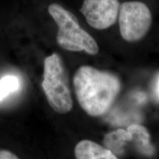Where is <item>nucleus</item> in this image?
Listing matches in <instances>:
<instances>
[{"label": "nucleus", "instance_id": "obj_11", "mask_svg": "<svg viewBox=\"0 0 159 159\" xmlns=\"http://www.w3.org/2000/svg\"><path fill=\"white\" fill-rule=\"evenodd\" d=\"M153 94L157 100L159 101V75L155 80L153 86Z\"/></svg>", "mask_w": 159, "mask_h": 159}, {"label": "nucleus", "instance_id": "obj_8", "mask_svg": "<svg viewBox=\"0 0 159 159\" xmlns=\"http://www.w3.org/2000/svg\"><path fill=\"white\" fill-rule=\"evenodd\" d=\"M128 142H130V134L128 130L124 129H119L109 133L104 138L105 147L112 151L115 155L123 153L124 146Z\"/></svg>", "mask_w": 159, "mask_h": 159}, {"label": "nucleus", "instance_id": "obj_3", "mask_svg": "<svg viewBox=\"0 0 159 159\" xmlns=\"http://www.w3.org/2000/svg\"><path fill=\"white\" fill-rule=\"evenodd\" d=\"M41 87L49 105L55 112L64 114L71 111L73 101L69 77L62 59L57 53L45 57Z\"/></svg>", "mask_w": 159, "mask_h": 159}, {"label": "nucleus", "instance_id": "obj_1", "mask_svg": "<svg viewBox=\"0 0 159 159\" xmlns=\"http://www.w3.org/2000/svg\"><path fill=\"white\" fill-rule=\"evenodd\" d=\"M73 85L80 105L91 116L104 114L121 89L116 75L90 66H82L77 69L73 77Z\"/></svg>", "mask_w": 159, "mask_h": 159}, {"label": "nucleus", "instance_id": "obj_2", "mask_svg": "<svg viewBox=\"0 0 159 159\" xmlns=\"http://www.w3.org/2000/svg\"><path fill=\"white\" fill-rule=\"evenodd\" d=\"M48 12L58 27L56 41L61 48L70 52L84 51L91 55L98 53L97 41L80 27L71 12L57 3L50 4Z\"/></svg>", "mask_w": 159, "mask_h": 159}, {"label": "nucleus", "instance_id": "obj_6", "mask_svg": "<svg viewBox=\"0 0 159 159\" xmlns=\"http://www.w3.org/2000/svg\"><path fill=\"white\" fill-rule=\"evenodd\" d=\"M76 159H119L112 151L90 140H83L75 146Z\"/></svg>", "mask_w": 159, "mask_h": 159}, {"label": "nucleus", "instance_id": "obj_10", "mask_svg": "<svg viewBox=\"0 0 159 159\" xmlns=\"http://www.w3.org/2000/svg\"><path fill=\"white\" fill-rule=\"evenodd\" d=\"M0 159H19L16 155L7 150H0Z\"/></svg>", "mask_w": 159, "mask_h": 159}, {"label": "nucleus", "instance_id": "obj_5", "mask_svg": "<svg viewBox=\"0 0 159 159\" xmlns=\"http://www.w3.org/2000/svg\"><path fill=\"white\" fill-rule=\"evenodd\" d=\"M119 7V0H84L80 12L91 27L105 30L116 21Z\"/></svg>", "mask_w": 159, "mask_h": 159}, {"label": "nucleus", "instance_id": "obj_9", "mask_svg": "<svg viewBox=\"0 0 159 159\" xmlns=\"http://www.w3.org/2000/svg\"><path fill=\"white\" fill-rule=\"evenodd\" d=\"M19 80L16 76L7 75L0 80V101L19 88Z\"/></svg>", "mask_w": 159, "mask_h": 159}, {"label": "nucleus", "instance_id": "obj_4", "mask_svg": "<svg viewBox=\"0 0 159 159\" xmlns=\"http://www.w3.org/2000/svg\"><path fill=\"white\" fill-rule=\"evenodd\" d=\"M119 25L122 39L135 42L143 39L152 25V14L146 4L138 1L125 2L120 5Z\"/></svg>", "mask_w": 159, "mask_h": 159}, {"label": "nucleus", "instance_id": "obj_7", "mask_svg": "<svg viewBox=\"0 0 159 159\" xmlns=\"http://www.w3.org/2000/svg\"><path fill=\"white\" fill-rule=\"evenodd\" d=\"M130 136V142H134L135 146L141 153L146 156L154 154L153 146L150 143V134L144 126L140 125H131L127 129Z\"/></svg>", "mask_w": 159, "mask_h": 159}]
</instances>
